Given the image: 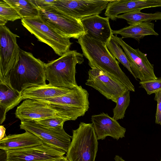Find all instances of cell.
Returning <instances> with one entry per match:
<instances>
[{"label": "cell", "instance_id": "obj_1", "mask_svg": "<svg viewBox=\"0 0 161 161\" xmlns=\"http://www.w3.org/2000/svg\"><path fill=\"white\" fill-rule=\"evenodd\" d=\"M77 42L91 68L101 70L122 83L130 91L135 92L134 86L120 68L119 62L110 53L106 44L86 35L78 39Z\"/></svg>", "mask_w": 161, "mask_h": 161}, {"label": "cell", "instance_id": "obj_2", "mask_svg": "<svg viewBox=\"0 0 161 161\" xmlns=\"http://www.w3.org/2000/svg\"><path fill=\"white\" fill-rule=\"evenodd\" d=\"M46 80L45 63L21 49L18 61L8 76L7 84L21 93L29 87L46 84Z\"/></svg>", "mask_w": 161, "mask_h": 161}, {"label": "cell", "instance_id": "obj_3", "mask_svg": "<svg viewBox=\"0 0 161 161\" xmlns=\"http://www.w3.org/2000/svg\"><path fill=\"white\" fill-rule=\"evenodd\" d=\"M83 54L70 50L56 59L45 64V73L49 84L56 87L72 88L77 86L76 65L84 61Z\"/></svg>", "mask_w": 161, "mask_h": 161}, {"label": "cell", "instance_id": "obj_4", "mask_svg": "<svg viewBox=\"0 0 161 161\" xmlns=\"http://www.w3.org/2000/svg\"><path fill=\"white\" fill-rule=\"evenodd\" d=\"M15 117L21 121H31L59 117L75 120L82 115L74 109L66 106L30 99L25 100L17 107Z\"/></svg>", "mask_w": 161, "mask_h": 161}, {"label": "cell", "instance_id": "obj_5", "mask_svg": "<svg viewBox=\"0 0 161 161\" xmlns=\"http://www.w3.org/2000/svg\"><path fill=\"white\" fill-rule=\"evenodd\" d=\"M72 141L66 153L69 161H95L98 142L93 124L80 122L72 131Z\"/></svg>", "mask_w": 161, "mask_h": 161}, {"label": "cell", "instance_id": "obj_6", "mask_svg": "<svg viewBox=\"0 0 161 161\" xmlns=\"http://www.w3.org/2000/svg\"><path fill=\"white\" fill-rule=\"evenodd\" d=\"M21 22L39 41L49 46L58 55L61 56L70 51L72 44L70 38L59 34L39 16L22 19Z\"/></svg>", "mask_w": 161, "mask_h": 161}, {"label": "cell", "instance_id": "obj_7", "mask_svg": "<svg viewBox=\"0 0 161 161\" xmlns=\"http://www.w3.org/2000/svg\"><path fill=\"white\" fill-rule=\"evenodd\" d=\"M38 9L39 16L62 36L78 39L86 34L80 20L51 7Z\"/></svg>", "mask_w": 161, "mask_h": 161}, {"label": "cell", "instance_id": "obj_8", "mask_svg": "<svg viewBox=\"0 0 161 161\" xmlns=\"http://www.w3.org/2000/svg\"><path fill=\"white\" fill-rule=\"evenodd\" d=\"M19 37L5 25L0 26V82L7 83L8 76L18 61L21 49L17 38Z\"/></svg>", "mask_w": 161, "mask_h": 161}, {"label": "cell", "instance_id": "obj_9", "mask_svg": "<svg viewBox=\"0 0 161 161\" xmlns=\"http://www.w3.org/2000/svg\"><path fill=\"white\" fill-rule=\"evenodd\" d=\"M5 151L6 161H54L66 153L46 142L39 145Z\"/></svg>", "mask_w": 161, "mask_h": 161}, {"label": "cell", "instance_id": "obj_10", "mask_svg": "<svg viewBox=\"0 0 161 161\" xmlns=\"http://www.w3.org/2000/svg\"><path fill=\"white\" fill-rule=\"evenodd\" d=\"M111 0H55L51 7L70 16L81 20L90 16L101 13Z\"/></svg>", "mask_w": 161, "mask_h": 161}, {"label": "cell", "instance_id": "obj_11", "mask_svg": "<svg viewBox=\"0 0 161 161\" xmlns=\"http://www.w3.org/2000/svg\"><path fill=\"white\" fill-rule=\"evenodd\" d=\"M85 84L98 91L108 100L116 103L119 97L129 90L124 84L101 70L91 68Z\"/></svg>", "mask_w": 161, "mask_h": 161}, {"label": "cell", "instance_id": "obj_12", "mask_svg": "<svg viewBox=\"0 0 161 161\" xmlns=\"http://www.w3.org/2000/svg\"><path fill=\"white\" fill-rule=\"evenodd\" d=\"M113 36L123 49L129 61L134 77L140 81L157 78L154 71L153 65L148 59L147 54L138 48L135 49L125 42L120 37Z\"/></svg>", "mask_w": 161, "mask_h": 161}, {"label": "cell", "instance_id": "obj_13", "mask_svg": "<svg viewBox=\"0 0 161 161\" xmlns=\"http://www.w3.org/2000/svg\"><path fill=\"white\" fill-rule=\"evenodd\" d=\"M20 129L33 133L41 139L56 148L67 152L72 136L64 129L56 130L44 127L33 121H21Z\"/></svg>", "mask_w": 161, "mask_h": 161}, {"label": "cell", "instance_id": "obj_14", "mask_svg": "<svg viewBox=\"0 0 161 161\" xmlns=\"http://www.w3.org/2000/svg\"><path fill=\"white\" fill-rule=\"evenodd\" d=\"M91 120L97 140H104L107 136H110L117 140L125 136V128L107 114L93 115Z\"/></svg>", "mask_w": 161, "mask_h": 161}, {"label": "cell", "instance_id": "obj_15", "mask_svg": "<svg viewBox=\"0 0 161 161\" xmlns=\"http://www.w3.org/2000/svg\"><path fill=\"white\" fill-rule=\"evenodd\" d=\"M161 7V0H111L107 4L105 16L116 20L119 14L145 8Z\"/></svg>", "mask_w": 161, "mask_h": 161}, {"label": "cell", "instance_id": "obj_16", "mask_svg": "<svg viewBox=\"0 0 161 161\" xmlns=\"http://www.w3.org/2000/svg\"><path fill=\"white\" fill-rule=\"evenodd\" d=\"M109 18L99 14L90 16L80 20L88 36L105 44L111 38L113 33Z\"/></svg>", "mask_w": 161, "mask_h": 161}, {"label": "cell", "instance_id": "obj_17", "mask_svg": "<svg viewBox=\"0 0 161 161\" xmlns=\"http://www.w3.org/2000/svg\"><path fill=\"white\" fill-rule=\"evenodd\" d=\"M43 141L31 132L25 130L20 134L9 135L0 140V148L5 151L39 145Z\"/></svg>", "mask_w": 161, "mask_h": 161}, {"label": "cell", "instance_id": "obj_18", "mask_svg": "<svg viewBox=\"0 0 161 161\" xmlns=\"http://www.w3.org/2000/svg\"><path fill=\"white\" fill-rule=\"evenodd\" d=\"M71 89L54 86L49 84L36 86L24 90L21 92V98L22 100L27 99L36 100L56 97L65 94Z\"/></svg>", "mask_w": 161, "mask_h": 161}, {"label": "cell", "instance_id": "obj_19", "mask_svg": "<svg viewBox=\"0 0 161 161\" xmlns=\"http://www.w3.org/2000/svg\"><path fill=\"white\" fill-rule=\"evenodd\" d=\"M113 33L115 35H120L122 39L131 38L139 41L146 36L158 35L154 30V24L151 22L130 25L119 30H113Z\"/></svg>", "mask_w": 161, "mask_h": 161}, {"label": "cell", "instance_id": "obj_20", "mask_svg": "<svg viewBox=\"0 0 161 161\" xmlns=\"http://www.w3.org/2000/svg\"><path fill=\"white\" fill-rule=\"evenodd\" d=\"M22 101L21 92L7 83L0 82V108L6 110L7 113Z\"/></svg>", "mask_w": 161, "mask_h": 161}, {"label": "cell", "instance_id": "obj_21", "mask_svg": "<svg viewBox=\"0 0 161 161\" xmlns=\"http://www.w3.org/2000/svg\"><path fill=\"white\" fill-rule=\"evenodd\" d=\"M117 19L126 20L130 25L142 22H150L154 20H161V12L154 13H145L137 10L119 15L116 17Z\"/></svg>", "mask_w": 161, "mask_h": 161}, {"label": "cell", "instance_id": "obj_22", "mask_svg": "<svg viewBox=\"0 0 161 161\" xmlns=\"http://www.w3.org/2000/svg\"><path fill=\"white\" fill-rule=\"evenodd\" d=\"M19 14L22 19L39 16L37 8L30 0H5Z\"/></svg>", "mask_w": 161, "mask_h": 161}, {"label": "cell", "instance_id": "obj_23", "mask_svg": "<svg viewBox=\"0 0 161 161\" xmlns=\"http://www.w3.org/2000/svg\"><path fill=\"white\" fill-rule=\"evenodd\" d=\"M113 35L106 43L107 47L112 56L115 59L117 58L134 77L127 57L119 44L114 38Z\"/></svg>", "mask_w": 161, "mask_h": 161}, {"label": "cell", "instance_id": "obj_24", "mask_svg": "<svg viewBox=\"0 0 161 161\" xmlns=\"http://www.w3.org/2000/svg\"><path fill=\"white\" fill-rule=\"evenodd\" d=\"M22 18L17 12L5 0H0V26H4L8 21H14Z\"/></svg>", "mask_w": 161, "mask_h": 161}, {"label": "cell", "instance_id": "obj_25", "mask_svg": "<svg viewBox=\"0 0 161 161\" xmlns=\"http://www.w3.org/2000/svg\"><path fill=\"white\" fill-rule=\"evenodd\" d=\"M130 91L128 90L118 97L116 105L113 109V118L116 120L123 119L130 102Z\"/></svg>", "mask_w": 161, "mask_h": 161}, {"label": "cell", "instance_id": "obj_26", "mask_svg": "<svg viewBox=\"0 0 161 161\" xmlns=\"http://www.w3.org/2000/svg\"><path fill=\"white\" fill-rule=\"evenodd\" d=\"M67 121L62 118L55 117L31 121L48 128L60 130L64 129V123Z\"/></svg>", "mask_w": 161, "mask_h": 161}, {"label": "cell", "instance_id": "obj_27", "mask_svg": "<svg viewBox=\"0 0 161 161\" xmlns=\"http://www.w3.org/2000/svg\"><path fill=\"white\" fill-rule=\"evenodd\" d=\"M140 87L144 88L148 95L155 93L161 91V77L155 79L141 80L139 82Z\"/></svg>", "mask_w": 161, "mask_h": 161}, {"label": "cell", "instance_id": "obj_28", "mask_svg": "<svg viewBox=\"0 0 161 161\" xmlns=\"http://www.w3.org/2000/svg\"><path fill=\"white\" fill-rule=\"evenodd\" d=\"M154 100L157 102L155 123L161 125V91L155 93Z\"/></svg>", "mask_w": 161, "mask_h": 161}, {"label": "cell", "instance_id": "obj_29", "mask_svg": "<svg viewBox=\"0 0 161 161\" xmlns=\"http://www.w3.org/2000/svg\"><path fill=\"white\" fill-rule=\"evenodd\" d=\"M55 0H30L38 8L51 7Z\"/></svg>", "mask_w": 161, "mask_h": 161}, {"label": "cell", "instance_id": "obj_30", "mask_svg": "<svg viewBox=\"0 0 161 161\" xmlns=\"http://www.w3.org/2000/svg\"><path fill=\"white\" fill-rule=\"evenodd\" d=\"M6 113V110L0 108V123L1 125L4 122L5 119Z\"/></svg>", "mask_w": 161, "mask_h": 161}, {"label": "cell", "instance_id": "obj_31", "mask_svg": "<svg viewBox=\"0 0 161 161\" xmlns=\"http://www.w3.org/2000/svg\"><path fill=\"white\" fill-rule=\"evenodd\" d=\"M0 140L4 138L6 135V129L3 125H1L0 126Z\"/></svg>", "mask_w": 161, "mask_h": 161}, {"label": "cell", "instance_id": "obj_32", "mask_svg": "<svg viewBox=\"0 0 161 161\" xmlns=\"http://www.w3.org/2000/svg\"><path fill=\"white\" fill-rule=\"evenodd\" d=\"M54 161H69L66 156H63L56 159Z\"/></svg>", "mask_w": 161, "mask_h": 161}, {"label": "cell", "instance_id": "obj_33", "mask_svg": "<svg viewBox=\"0 0 161 161\" xmlns=\"http://www.w3.org/2000/svg\"><path fill=\"white\" fill-rule=\"evenodd\" d=\"M115 161H125L121 157L118 155H116L114 158Z\"/></svg>", "mask_w": 161, "mask_h": 161}, {"label": "cell", "instance_id": "obj_34", "mask_svg": "<svg viewBox=\"0 0 161 161\" xmlns=\"http://www.w3.org/2000/svg\"><path fill=\"white\" fill-rule=\"evenodd\" d=\"M160 161H161V159H160Z\"/></svg>", "mask_w": 161, "mask_h": 161}]
</instances>
